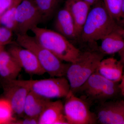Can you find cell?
I'll return each mask as SVG.
<instances>
[{"instance_id": "cell-1", "label": "cell", "mask_w": 124, "mask_h": 124, "mask_svg": "<svg viewBox=\"0 0 124 124\" xmlns=\"http://www.w3.org/2000/svg\"><path fill=\"white\" fill-rule=\"evenodd\" d=\"M110 15L103 0L91 6L80 37L82 41L92 43L101 40L120 27Z\"/></svg>"}, {"instance_id": "cell-2", "label": "cell", "mask_w": 124, "mask_h": 124, "mask_svg": "<svg viewBox=\"0 0 124 124\" xmlns=\"http://www.w3.org/2000/svg\"><path fill=\"white\" fill-rule=\"evenodd\" d=\"M31 31L39 44L63 62H75L79 57L81 51L56 31L38 26Z\"/></svg>"}, {"instance_id": "cell-3", "label": "cell", "mask_w": 124, "mask_h": 124, "mask_svg": "<svg viewBox=\"0 0 124 124\" xmlns=\"http://www.w3.org/2000/svg\"><path fill=\"white\" fill-rule=\"evenodd\" d=\"M104 55L99 50L81 51L75 62L69 63L65 77L69 81L71 91L75 94L78 89L97 71Z\"/></svg>"}, {"instance_id": "cell-4", "label": "cell", "mask_w": 124, "mask_h": 124, "mask_svg": "<svg viewBox=\"0 0 124 124\" xmlns=\"http://www.w3.org/2000/svg\"><path fill=\"white\" fill-rule=\"evenodd\" d=\"M17 44L31 51L40 64L51 77H65L69 63H65L51 51L42 46L34 36L25 34H16Z\"/></svg>"}, {"instance_id": "cell-5", "label": "cell", "mask_w": 124, "mask_h": 124, "mask_svg": "<svg viewBox=\"0 0 124 124\" xmlns=\"http://www.w3.org/2000/svg\"><path fill=\"white\" fill-rule=\"evenodd\" d=\"M119 84L107 79L96 71L78 89L81 98L89 103H102L116 98L121 93Z\"/></svg>"}, {"instance_id": "cell-6", "label": "cell", "mask_w": 124, "mask_h": 124, "mask_svg": "<svg viewBox=\"0 0 124 124\" xmlns=\"http://www.w3.org/2000/svg\"><path fill=\"white\" fill-rule=\"evenodd\" d=\"M18 84L26 86L30 91L50 99L66 98L70 91L68 80L65 77L40 80H15Z\"/></svg>"}, {"instance_id": "cell-7", "label": "cell", "mask_w": 124, "mask_h": 124, "mask_svg": "<svg viewBox=\"0 0 124 124\" xmlns=\"http://www.w3.org/2000/svg\"><path fill=\"white\" fill-rule=\"evenodd\" d=\"M64 104V115L68 124L97 123L95 113L91 112L88 103L70 91Z\"/></svg>"}, {"instance_id": "cell-8", "label": "cell", "mask_w": 124, "mask_h": 124, "mask_svg": "<svg viewBox=\"0 0 124 124\" xmlns=\"http://www.w3.org/2000/svg\"><path fill=\"white\" fill-rule=\"evenodd\" d=\"M16 34H25L44 21L35 0H22L16 7Z\"/></svg>"}, {"instance_id": "cell-9", "label": "cell", "mask_w": 124, "mask_h": 124, "mask_svg": "<svg viewBox=\"0 0 124 124\" xmlns=\"http://www.w3.org/2000/svg\"><path fill=\"white\" fill-rule=\"evenodd\" d=\"M95 114L99 124H123L124 100H108L100 103Z\"/></svg>"}, {"instance_id": "cell-10", "label": "cell", "mask_w": 124, "mask_h": 124, "mask_svg": "<svg viewBox=\"0 0 124 124\" xmlns=\"http://www.w3.org/2000/svg\"><path fill=\"white\" fill-rule=\"evenodd\" d=\"M8 51L27 73L39 76L46 73L35 55L28 49L17 43L10 47Z\"/></svg>"}, {"instance_id": "cell-11", "label": "cell", "mask_w": 124, "mask_h": 124, "mask_svg": "<svg viewBox=\"0 0 124 124\" xmlns=\"http://www.w3.org/2000/svg\"><path fill=\"white\" fill-rule=\"evenodd\" d=\"M15 80H5L3 85L4 94L5 98L10 103L14 115L22 117L24 116L25 100L30 90L26 86L18 84Z\"/></svg>"}, {"instance_id": "cell-12", "label": "cell", "mask_w": 124, "mask_h": 124, "mask_svg": "<svg viewBox=\"0 0 124 124\" xmlns=\"http://www.w3.org/2000/svg\"><path fill=\"white\" fill-rule=\"evenodd\" d=\"M54 26L55 31L68 39H73L79 37L73 18L65 7L57 13Z\"/></svg>"}, {"instance_id": "cell-13", "label": "cell", "mask_w": 124, "mask_h": 124, "mask_svg": "<svg viewBox=\"0 0 124 124\" xmlns=\"http://www.w3.org/2000/svg\"><path fill=\"white\" fill-rule=\"evenodd\" d=\"M39 124H68L64 111V104L61 100L50 101L38 118Z\"/></svg>"}, {"instance_id": "cell-14", "label": "cell", "mask_w": 124, "mask_h": 124, "mask_svg": "<svg viewBox=\"0 0 124 124\" xmlns=\"http://www.w3.org/2000/svg\"><path fill=\"white\" fill-rule=\"evenodd\" d=\"M64 7L73 18L80 37L91 6L84 0H67Z\"/></svg>"}, {"instance_id": "cell-15", "label": "cell", "mask_w": 124, "mask_h": 124, "mask_svg": "<svg viewBox=\"0 0 124 124\" xmlns=\"http://www.w3.org/2000/svg\"><path fill=\"white\" fill-rule=\"evenodd\" d=\"M124 68L120 60L110 57L103 59L100 62L97 71L107 79L119 83L123 77Z\"/></svg>"}, {"instance_id": "cell-16", "label": "cell", "mask_w": 124, "mask_h": 124, "mask_svg": "<svg viewBox=\"0 0 124 124\" xmlns=\"http://www.w3.org/2000/svg\"><path fill=\"white\" fill-rule=\"evenodd\" d=\"M50 101V99L43 97L30 91L24 103V116L38 119Z\"/></svg>"}, {"instance_id": "cell-17", "label": "cell", "mask_w": 124, "mask_h": 124, "mask_svg": "<svg viewBox=\"0 0 124 124\" xmlns=\"http://www.w3.org/2000/svg\"><path fill=\"white\" fill-rule=\"evenodd\" d=\"M22 69L8 51L5 50L0 51V76L5 80L16 79Z\"/></svg>"}, {"instance_id": "cell-18", "label": "cell", "mask_w": 124, "mask_h": 124, "mask_svg": "<svg viewBox=\"0 0 124 124\" xmlns=\"http://www.w3.org/2000/svg\"><path fill=\"white\" fill-rule=\"evenodd\" d=\"M101 40L99 51L104 55L118 53L124 47V38L117 31L109 33Z\"/></svg>"}, {"instance_id": "cell-19", "label": "cell", "mask_w": 124, "mask_h": 124, "mask_svg": "<svg viewBox=\"0 0 124 124\" xmlns=\"http://www.w3.org/2000/svg\"><path fill=\"white\" fill-rule=\"evenodd\" d=\"M44 21L48 20L56 11L62 0H35Z\"/></svg>"}, {"instance_id": "cell-20", "label": "cell", "mask_w": 124, "mask_h": 124, "mask_svg": "<svg viewBox=\"0 0 124 124\" xmlns=\"http://www.w3.org/2000/svg\"><path fill=\"white\" fill-rule=\"evenodd\" d=\"M13 110L6 99H0V124H14L17 119L14 116Z\"/></svg>"}, {"instance_id": "cell-21", "label": "cell", "mask_w": 124, "mask_h": 124, "mask_svg": "<svg viewBox=\"0 0 124 124\" xmlns=\"http://www.w3.org/2000/svg\"><path fill=\"white\" fill-rule=\"evenodd\" d=\"M17 6V5L9 8L0 17V23L5 27L14 32L16 26L15 13Z\"/></svg>"}, {"instance_id": "cell-22", "label": "cell", "mask_w": 124, "mask_h": 124, "mask_svg": "<svg viewBox=\"0 0 124 124\" xmlns=\"http://www.w3.org/2000/svg\"><path fill=\"white\" fill-rule=\"evenodd\" d=\"M103 1L111 16L116 21L120 20L122 0H103Z\"/></svg>"}, {"instance_id": "cell-23", "label": "cell", "mask_w": 124, "mask_h": 124, "mask_svg": "<svg viewBox=\"0 0 124 124\" xmlns=\"http://www.w3.org/2000/svg\"><path fill=\"white\" fill-rule=\"evenodd\" d=\"M13 31L5 27H0V51L4 50V47L11 42Z\"/></svg>"}, {"instance_id": "cell-24", "label": "cell", "mask_w": 124, "mask_h": 124, "mask_svg": "<svg viewBox=\"0 0 124 124\" xmlns=\"http://www.w3.org/2000/svg\"><path fill=\"white\" fill-rule=\"evenodd\" d=\"M22 0H0V17L7 10L18 5Z\"/></svg>"}, {"instance_id": "cell-25", "label": "cell", "mask_w": 124, "mask_h": 124, "mask_svg": "<svg viewBox=\"0 0 124 124\" xmlns=\"http://www.w3.org/2000/svg\"><path fill=\"white\" fill-rule=\"evenodd\" d=\"M14 124H39L38 119L36 118L25 116L22 119L16 120Z\"/></svg>"}, {"instance_id": "cell-26", "label": "cell", "mask_w": 124, "mask_h": 124, "mask_svg": "<svg viewBox=\"0 0 124 124\" xmlns=\"http://www.w3.org/2000/svg\"><path fill=\"white\" fill-rule=\"evenodd\" d=\"M120 82V83L119 84V86L121 93L124 97V73Z\"/></svg>"}, {"instance_id": "cell-27", "label": "cell", "mask_w": 124, "mask_h": 124, "mask_svg": "<svg viewBox=\"0 0 124 124\" xmlns=\"http://www.w3.org/2000/svg\"><path fill=\"white\" fill-rule=\"evenodd\" d=\"M118 53L120 56V62H121L124 67V47Z\"/></svg>"}, {"instance_id": "cell-28", "label": "cell", "mask_w": 124, "mask_h": 124, "mask_svg": "<svg viewBox=\"0 0 124 124\" xmlns=\"http://www.w3.org/2000/svg\"><path fill=\"white\" fill-rule=\"evenodd\" d=\"M84 0L88 3L91 6L95 4L100 0Z\"/></svg>"}, {"instance_id": "cell-29", "label": "cell", "mask_w": 124, "mask_h": 124, "mask_svg": "<svg viewBox=\"0 0 124 124\" xmlns=\"http://www.w3.org/2000/svg\"><path fill=\"white\" fill-rule=\"evenodd\" d=\"M124 17V0H122L121 9V19Z\"/></svg>"}, {"instance_id": "cell-30", "label": "cell", "mask_w": 124, "mask_h": 124, "mask_svg": "<svg viewBox=\"0 0 124 124\" xmlns=\"http://www.w3.org/2000/svg\"><path fill=\"white\" fill-rule=\"evenodd\" d=\"M117 31L124 38V29L120 27Z\"/></svg>"}, {"instance_id": "cell-31", "label": "cell", "mask_w": 124, "mask_h": 124, "mask_svg": "<svg viewBox=\"0 0 124 124\" xmlns=\"http://www.w3.org/2000/svg\"><path fill=\"white\" fill-rule=\"evenodd\" d=\"M121 23L122 24L124 25V17L122 18V19H120Z\"/></svg>"}, {"instance_id": "cell-32", "label": "cell", "mask_w": 124, "mask_h": 124, "mask_svg": "<svg viewBox=\"0 0 124 124\" xmlns=\"http://www.w3.org/2000/svg\"><path fill=\"white\" fill-rule=\"evenodd\" d=\"M123 124H124V122H123Z\"/></svg>"}]
</instances>
